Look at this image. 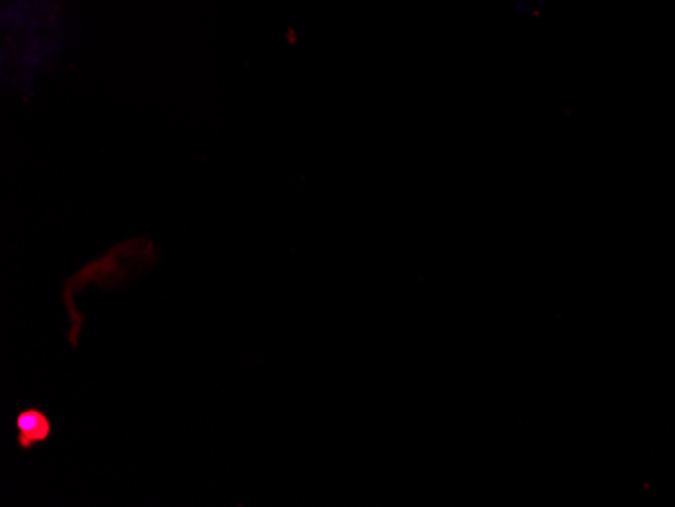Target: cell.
<instances>
[{
  "label": "cell",
  "mask_w": 675,
  "mask_h": 507,
  "mask_svg": "<svg viewBox=\"0 0 675 507\" xmlns=\"http://www.w3.org/2000/svg\"><path fill=\"white\" fill-rule=\"evenodd\" d=\"M506 3L512 5L522 15H536L542 5V0H506Z\"/></svg>",
  "instance_id": "6da1fadb"
}]
</instances>
